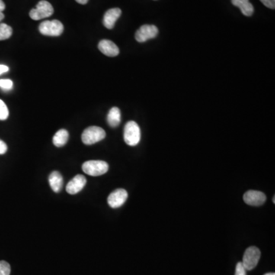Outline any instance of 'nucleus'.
Returning a JSON list of instances; mask_svg holds the SVG:
<instances>
[{
    "instance_id": "f257e3e1",
    "label": "nucleus",
    "mask_w": 275,
    "mask_h": 275,
    "mask_svg": "<svg viewBox=\"0 0 275 275\" xmlns=\"http://www.w3.org/2000/svg\"><path fill=\"white\" fill-rule=\"evenodd\" d=\"M141 140V130L139 125L134 121L126 123L124 129V141L129 146H135Z\"/></svg>"
},
{
    "instance_id": "f03ea898",
    "label": "nucleus",
    "mask_w": 275,
    "mask_h": 275,
    "mask_svg": "<svg viewBox=\"0 0 275 275\" xmlns=\"http://www.w3.org/2000/svg\"><path fill=\"white\" fill-rule=\"evenodd\" d=\"M82 169L85 174L97 177V176L106 174L108 171L109 165L106 161L94 160V161H86L83 164Z\"/></svg>"
},
{
    "instance_id": "7ed1b4c3",
    "label": "nucleus",
    "mask_w": 275,
    "mask_h": 275,
    "mask_svg": "<svg viewBox=\"0 0 275 275\" xmlns=\"http://www.w3.org/2000/svg\"><path fill=\"white\" fill-rule=\"evenodd\" d=\"M105 137L106 132L102 128L90 126L83 132L82 141L85 145H94L104 139Z\"/></svg>"
},
{
    "instance_id": "20e7f679",
    "label": "nucleus",
    "mask_w": 275,
    "mask_h": 275,
    "mask_svg": "<svg viewBox=\"0 0 275 275\" xmlns=\"http://www.w3.org/2000/svg\"><path fill=\"white\" fill-rule=\"evenodd\" d=\"M54 9L52 4L45 0H42L36 6V9L31 10L29 16L33 20H40L52 16Z\"/></svg>"
},
{
    "instance_id": "39448f33",
    "label": "nucleus",
    "mask_w": 275,
    "mask_h": 275,
    "mask_svg": "<svg viewBox=\"0 0 275 275\" xmlns=\"http://www.w3.org/2000/svg\"><path fill=\"white\" fill-rule=\"evenodd\" d=\"M39 32L44 36H60L64 32V26L58 20L45 21L39 26Z\"/></svg>"
},
{
    "instance_id": "423d86ee",
    "label": "nucleus",
    "mask_w": 275,
    "mask_h": 275,
    "mask_svg": "<svg viewBox=\"0 0 275 275\" xmlns=\"http://www.w3.org/2000/svg\"><path fill=\"white\" fill-rule=\"evenodd\" d=\"M260 257H261L260 250L255 246L249 247L244 252L241 263L246 270H251L257 266Z\"/></svg>"
},
{
    "instance_id": "0eeeda50",
    "label": "nucleus",
    "mask_w": 275,
    "mask_h": 275,
    "mask_svg": "<svg viewBox=\"0 0 275 275\" xmlns=\"http://www.w3.org/2000/svg\"><path fill=\"white\" fill-rule=\"evenodd\" d=\"M158 34V28L153 25H144L135 33L137 42H145L149 39H155Z\"/></svg>"
},
{
    "instance_id": "6e6552de",
    "label": "nucleus",
    "mask_w": 275,
    "mask_h": 275,
    "mask_svg": "<svg viewBox=\"0 0 275 275\" xmlns=\"http://www.w3.org/2000/svg\"><path fill=\"white\" fill-rule=\"evenodd\" d=\"M128 198V193L124 189H117L113 193H110L107 199L108 204L110 207L119 208L126 203Z\"/></svg>"
},
{
    "instance_id": "1a4fd4ad",
    "label": "nucleus",
    "mask_w": 275,
    "mask_h": 275,
    "mask_svg": "<svg viewBox=\"0 0 275 275\" xmlns=\"http://www.w3.org/2000/svg\"><path fill=\"white\" fill-rule=\"evenodd\" d=\"M244 203L250 206H258L264 204L266 201V196L264 193L257 190H248L244 193Z\"/></svg>"
},
{
    "instance_id": "9d476101",
    "label": "nucleus",
    "mask_w": 275,
    "mask_h": 275,
    "mask_svg": "<svg viewBox=\"0 0 275 275\" xmlns=\"http://www.w3.org/2000/svg\"><path fill=\"white\" fill-rule=\"evenodd\" d=\"M87 179L81 174L75 176L67 185L66 190L69 194L74 195L79 193L85 187Z\"/></svg>"
},
{
    "instance_id": "9b49d317",
    "label": "nucleus",
    "mask_w": 275,
    "mask_h": 275,
    "mask_svg": "<svg viewBox=\"0 0 275 275\" xmlns=\"http://www.w3.org/2000/svg\"><path fill=\"white\" fill-rule=\"evenodd\" d=\"M122 14L120 9L114 8L109 10L105 13L103 17V25L108 29H113L114 28L116 21L119 20Z\"/></svg>"
},
{
    "instance_id": "f8f14e48",
    "label": "nucleus",
    "mask_w": 275,
    "mask_h": 275,
    "mask_svg": "<svg viewBox=\"0 0 275 275\" xmlns=\"http://www.w3.org/2000/svg\"><path fill=\"white\" fill-rule=\"evenodd\" d=\"M98 48L100 52L106 56L116 57L119 54L117 45L110 40H102L99 43Z\"/></svg>"
},
{
    "instance_id": "ddd939ff",
    "label": "nucleus",
    "mask_w": 275,
    "mask_h": 275,
    "mask_svg": "<svg viewBox=\"0 0 275 275\" xmlns=\"http://www.w3.org/2000/svg\"><path fill=\"white\" fill-rule=\"evenodd\" d=\"M49 184L55 193H59L64 185L63 177L58 171H53L49 176Z\"/></svg>"
},
{
    "instance_id": "4468645a",
    "label": "nucleus",
    "mask_w": 275,
    "mask_h": 275,
    "mask_svg": "<svg viewBox=\"0 0 275 275\" xmlns=\"http://www.w3.org/2000/svg\"><path fill=\"white\" fill-rule=\"evenodd\" d=\"M232 5L238 7L245 17H251L254 13V7L249 0H232Z\"/></svg>"
},
{
    "instance_id": "2eb2a0df",
    "label": "nucleus",
    "mask_w": 275,
    "mask_h": 275,
    "mask_svg": "<svg viewBox=\"0 0 275 275\" xmlns=\"http://www.w3.org/2000/svg\"><path fill=\"white\" fill-rule=\"evenodd\" d=\"M69 138V133L66 129H60L53 137V143L56 147H63L66 145Z\"/></svg>"
},
{
    "instance_id": "dca6fc26",
    "label": "nucleus",
    "mask_w": 275,
    "mask_h": 275,
    "mask_svg": "<svg viewBox=\"0 0 275 275\" xmlns=\"http://www.w3.org/2000/svg\"><path fill=\"white\" fill-rule=\"evenodd\" d=\"M107 122L111 127L116 128L120 124L121 113L117 107H113L109 112L107 116Z\"/></svg>"
},
{
    "instance_id": "f3484780",
    "label": "nucleus",
    "mask_w": 275,
    "mask_h": 275,
    "mask_svg": "<svg viewBox=\"0 0 275 275\" xmlns=\"http://www.w3.org/2000/svg\"><path fill=\"white\" fill-rule=\"evenodd\" d=\"M13 35V29L5 23L0 24V41L7 40Z\"/></svg>"
},
{
    "instance_id": "a211bd4d",
    "label": "nucleus",
    "mask_w": 275,
    "mask_h": 275,
    "mask_svg": "<svg viewBox=\"0 0 275 275\" xmlns=\"http://www.w3.org/2000/svg\"><path fill=\"white\" fill-rule=\"evenodd\" d=\"M8 117V107L2 100H0V120H6Z\"/></svg>"
},
{
    "instance_id": "6ab92c4d",
    "label": "nucleus",
    "mask_w": 275,
    "mask_h": 275,
    "mask_svg": "<svg viewBox=\"0 0 275 275\" xmlns=\"http://www.w3.org/2000/svg\"><path fill=\"white\" fill-rule=\"evenodd\" d=\"M11 267L10 264L5 261H0V275H10Z\"/></svg>"
},
{
    "instance_id": "aec40b11",
    "label": "nucleus",
    "mask_w": 275,
    "mask_h": 275,
    "mask_svg": "<svg viewBox=\"0 0 275 275\" xmlns=\"http://www.w3.org/2000/svg\"><path fill=\"white\" fill-rule=\"evenodd\" d=\"M13 82L10 79L0 80V88L4 90H10L13 89Z\"/></svg>"
},
{
    "instance_id": "412c9836",
    "label": "nucleus",
    "mask_w": 275,
    "mask_h": 275,
    "mask_svg": "<svg viewBox=\"0 0 275 275\" xmlns=\"http://www.w3.org/2000/svg\"><path fill=\"white\" fill-rule=\"evenodd\" d=\"M235 275H246V269L244 268L242 263L238 262L237 264Z\"/></svg>"
},
{
    "instance_id": "4be33fe9",
    "label": "nucleus",
    "mask_w": 275,
    "mask_h": 275,
    "mask_svg": "<svg viewBox=\"0 0 275 275\" xmlns=\"http://www.w3.org/2000/svg\"><path fill=\"white\" fill-rule=\"evenodd\" d=\"M266 7L269 9L274 10L275 9V0H260Z\"/></svg>"
},
{
    "instance_id": "5701e85b",
    "label": "nucleus",
    "mask_w": 275,
    "mask_h": 275,
    "mask_svg": "<svg viewBox=\"0 0 275 275\" xmlns=\"http://www.w3.org/2000/svg\"><path fill=\"white\" fill-rule=\"evenodd\" d=\"M7 149L8 148H7V144L4 141L0 140V155H4L7 152Z\"/></svg>"
},
{
    "instance_id": "b1692460",
    "label": "nucleus",
    "mask_w": 275,
    "mask_h": 275,
    "mask_svg": "<svg viewBox=\"0 0 275 275\" xmlns=\"http://www.w3.org/2000/svg\"><path fill=\"white\" fill-rule=\"evenodd\" d=\"M9 71H10L9 67L6 66V65H0V75L8 72Z\"/></svg>"
},
{
    "instance_id": "393cba45",
    "label": "nucleus",
    "mask_w": 275,
    "mask_h": 275,
    "mask_svg": "<svg viewBox=\"0 0 275 275\" xmlns=\"http://www.w3.org/2000/svg\"><path fill=\"white\" fill-rule=\"evenodd\" d=\"M6 9V5L5 4H4V1L3 0H0V12L4 11V10Z\"/></svg>"
},
{
    "instance_id": "a878e982",
    "label": "nucleus",
    "mask_w": 275,
    "mask_h": 275,
    "mask_svg": "<svg viewBox=\"0 0 275 275\" xmlns=\"http://www.w3.org/2000/svg\"><path fill=\"white\" fill-rule=\"evenodd\" d=\"M89 0H76V2L78 4H81V5H85L88 3Z\"/></svg>"
},
{
    "instance_id": "bb28decb",
    "label": "nucleus",
    "mask_w": 275,
    "mask_h": 275,
    "mask_svg": "<svg viewBox=\"0 0 275 275\" xmlns=\"http://www.w3.org/2000/svg\"><path fill=\"white\" fill-rule=\"evenodd\" d=\"M4 19V14L3 12H0V22L2 21Z\"/></svg>"
},
{
    "instance_id": "cd10ccee",
    "label": "nucleus",
    "mask_w": 275,
    "mask_h": 275,
    "mask_svg": "<svg viewBox=\"0 0 275 275\" xmlns=\"http://www.w3.org/2000/svg\"><path fill=\"white\" fill-rule=\"evenodd\" d=\"M264 275H275V273H265V274Z\"/></svg>"
},
{
    "instance_id": "c85d7f7f",
    "label": "nucleus",
    "mask_w": 275,
    "mask_h": 275,
    "mask_svg": "<svg viewBox=\"0 0 275 275\" xmlns=\"http://www.w3.org/2000/svg\"><path fill=\"white\" fill-rule=\"evenodd\" d=\"M273 203H275V196H273Z\"/></svg>"
}]
</instances>
